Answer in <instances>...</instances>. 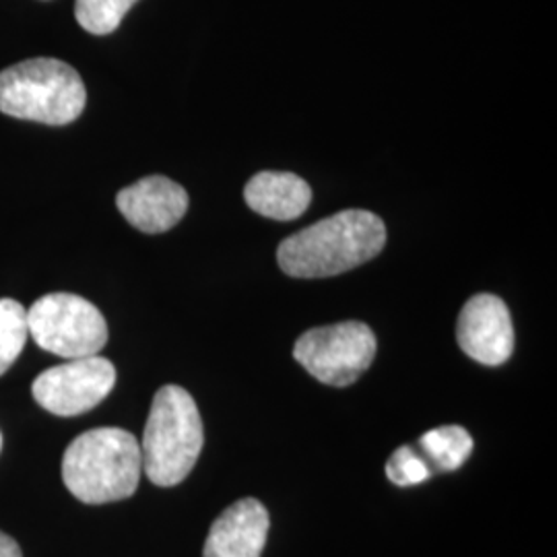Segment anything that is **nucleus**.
I'll list each match as a JSON object with an SVG mask.
<instances>
[{"label":"nucleus","mask_w":557,"mask_h":557,"mask_svg":"<svg viewBox=\"0 0 557 557\" xmlns=\"http://www.w3.org/2000/svg\"><path fill=\"white\" fill-rule=\"evenodd\" d=\"M384 244L386 227L379 215L347 209L283 239L278 267L289 277H335L379 257Z\"/></svg>","instance_id":"1"},{"label":"nucleus","mask_w":557,"mask_h":557,"mask_svg":"<svg viewBox=\"0 0 557 557\" xmlns=\"http://www.w3.org/2000/svg\"><path fill=\"white\" fill-rule=\"evenodd\" d=\"M140 475V444L120 428H98L81 434L62 457L66 490L89 506L131 498L139 487Z\"/></svg>","instance_id":"2"},{"label":"nucleus","mask_w":557,"mask_h":557,"mask_svg":"<svg viewBox=\"0 0 557 557\" xmlns=\"http://www.w3.org/2000/svg\"><path fill=\"white\" fill-rule=\"evenodd\" d=\"M140 444L143 473L160 487H174L190 475L205 444L199 407L182 386L156 393Z\"/></svg>","instance_id":"3"},{"label":"nucleus","mask_w":557,"mask_h":557,"mask_svg":"<svg viewBox=\"0 0 557 557\" xmlns=\"http://www.w3.org/2000/svg\"><path fill=\"white\" fill-rule=\"evenodd\" d=\"M87 103L79 73L57 59H29L0 71V112L13 119L64 126Z\"/></svg>","instance_id":"4"},{"label":"nucleus","mask_w":557,"mask_h":557,"mask_svg":"<svg viewBox=\"0 0 557 557\" xmlns=\"http://www.w3.org/2000/svg\"><path fill=\"white\" fill-rule=\"evenodd\" d=\"M29 337L59 358L98 356L108 343V324L100 310L75 294H48L27 310Z\"/></svg>","instance_id":"5"},{"label":"nucleus","mask_w":557,"mask_h":557,"mask_svg":"<svg viewBox=\"0 0 557 557\" xmlns=\"http://www.w3.org/2000/svg\"><path fill=\"white\" fill-rule=\"evenodd\" d=\"M294 358L314 379L329 386H349L376 358V337L358 320L319 326L296 341Z\"/></svg>","instance_id":"6"},{"label":"nucleus","mask_w":557,"mask_h":557,"mask_svg":"<svg viewBox=\"0 0 557 557\" xmlns=\"http://www.w3.org/2000/svg\"><path fill=\"white\" fill-rule=\"evenodd\" d=\"M116 384V368L100 356L69 359L41 372L32 384V395L41 409L75 418L98 407Z\"/></svg>","instance_id":"7"},{"label":"nucleus","mask_w":557,"mask_h":557,"mask_svg":"<svg viewBox=\"0 0 557 557\" xmlns=\"http://www.w3.org/2000/svg\"><path fill=\"white\" fill-rule=\"evenodd\" d=\"M460 349L483 366H502L515 351V329L508 306L492 294L469 299L458 317Z\"/></svg>","instance_id":"8"},{"label":"nucleus","mask_w":557,"mask_h":557,"mask_svg":"<svg viewBox=\"0 0 557 557\" xmlns=\"http://www.w3.org/2000/svg\"><path fill=\"white\" fill-rule=\"evenodd\" d=\"M116 205L124 220L139 232L163 234L186 215L188 195L174 180L147 176L122 188Z\"/></svg>","instance_id":"9"},{"label":"nucleus","mask_w":557,"mask_h":557,"mask_svg":"<svg viewBox=\"0 0 557 557\" xmlns=\"http://www.w3.org/2000/svg\"><path fill=\"white\" fill-rule=\"evenodd\" d=\"M267 535V508L259 499H239L211 524L202 557H260Z\"/></svg>","instance_id":"10"},{"label":"nucleus","mask_w":557,"mask_h":557,"mask_svg":"<svg viewBox=\"0 0 557 557\" xmlns=\"http://www.w3.org/2000/svg\"><path fill=\"white\" fill-rule=\"evenodd\" d=\"M248 207L273 221L298 220L312 200V188L292 172H260L244 188Z\"/></svg>","instance_id":"11"},{"label":"nucleus","mask_w":557,"mask_h":557,"mask_svg":"<svg viewBox=\"0 0 557 557\" xmlns=\"http://www.w3.org/2000/svg\"><path fill=\"white\" fill-rule=\"evenodd\" d=\"M419 455L430 465L432 473H448L460 469L473 453V438L460 425H442L425 432L416 446Z\"/></svg>","instance_id":"12"},{"label":"nucleus","mask_w":557,"mask_h":557,"mask_svg":"<svg viewBox=\"0 0 557 557\" xmlns=\"http://www.w3.org/2000/svg\"><path fill=\"white\" fill-rule=\"evenodd\" d=\"M27 337V308L17 299H0V376L17 361Z\"/></svg>","instance_id":"13"},{"label":"nucleus","mask_w":557,"mask_h":557,"mask_svg":"<svg viewBox=\"0 0 557 557\" xmlns=\"http://www.w3.org/2000/svg\"><path fill=\"white\" fill-rule=\"evenodd\" d=\"M137 0H77L75 17L81 27L94 36H108L119 29L124 15Z\"/></svg>","instance_id":"14"},{"label":"nucleus","mask_w":557,"mask_h":557,"mask_svg":"<svg viewBox=\"0 0 557 557\" xmlns=\"http://www.w3.org/2000/svg\"><path fill=\"white\" fill-rule=\"evenodd\" d=\"M386 475L395 485L411 487L432 478V469L416 446H400L386 462Z\"/></svg>","instance_id":"15"},{"label":"nucleus","mask_w":557,"mask_h":557,"mask_svg":"<svg viewBox=\"0 0 557 557\" xmlns=\"http://www.w3.org/2000/svg\"><path fill=\"white\" fill-rule=\"evenodd\" d=\"M0 557H23L20 543L0 531Z\"/></svg>","instance_id":"16"},{"label":"nucleus","mask_w":557,"mask_h":557,"mask_svg":"<svg viewBox=\"0 0 557 557\" xmlns=\"http://www.w3.org/2000/svg\"><path fill=\"white\" fill-rule=\"evenodd\" d=\"M0 450H2V436H0Z\"/></svg>","instance_id":"17"}]
</instances>
